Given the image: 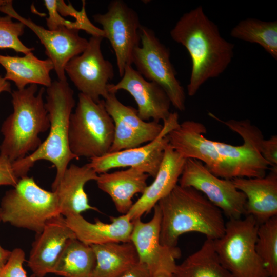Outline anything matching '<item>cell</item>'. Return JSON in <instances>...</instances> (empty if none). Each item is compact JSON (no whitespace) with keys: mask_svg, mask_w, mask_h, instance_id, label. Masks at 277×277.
<instances>
[{"mask_svg":"<svg viewBox=\"0 0 277 277\" xmlns=\"http://www.w3.org/2000/svg\"><path fill=\"white\" fill-rule=\"evenodd\" d=\"M171 38L187 50L191 71L187 86L193 96L208 80L223 73L234 56V45L221 34L217 25L199 6L185 13L170 31Z\"/></svg>","mask_w":277,"mask_h":277,"instance_id":"1","label":"cell"},{"mask_svg":"<svg viewBox=\"0 0 277 277\" xmlns=\"http://www.w3.org/2000/svg\"><path fill=\"white\" fill-rule=\"evenodd\" d=\"M161 213V243L177 247L179 237L195 232L215 240L223 235L226 222L221 210L202 193L177 184L157 203Z\"/></svg>","mask_w":277,"mask_h":277,"instance_id":"2","label":"cell"},{"mask_svg":"<svg viewBox=\"0 0 277 277\" xmlns=\"http://www.w3.org/2000/svg\"><path fill=\"white\" fill-rule=\"evenodd\" d=\"M45 107L50 121L48 135L33 152L12 163L13 170L20 179L27 176L30 168L39 160L55 166L56 173L51 188L54 191L70 161L78 159L70 151L68 141L70 117L75 106L74 91L67 81H52L46 88Z\"/></svg>","mask_w":277,"mask_h":277,"instance_id":"3","label":"cell"},{"mask_svg":"<svg viewBox=\"0 0 277 277\" xmlns=\"http://www.w3.org/2000/svg\"><path fill=\"white\" fill-rule=\"evenodd\" d=\"M45 91V87L38 91L37 85L32 84L11 92L13 112L2 125L0 145V155L11 163L35 151L42 143L39 135L50 128Z\"/></svg>","mask_w":277,"mask_h":277,"instance_id":"4","label":"cell"},{"mask_svg":"<svg viewBox=\"0 0 277 277\" xmlns=\"http://www.w3.org/2000/svg\"><path fill=\"white\" fill-rule=\"evenodd\" d=\"M114 135L113 120L106 110L104 100L96 102L80 93L68 128L70 151L78 159H90L110 152Z\"/></svg>","mask_w":277,"mask_h":277,"instance_id":"5","label":"cell"},{"mask_svg":"<svg viewBox=\"0 0 277 277\" xmlns=\"http://www.w3.org/2000/svg\"><path fill=\"white\" fill-rule=\"evenodd\" d=\"M57 194L38 186L33 177L20 178L2 199V222L41 233L47 222L60 214Z\"/></svg>","mask_w":277,"mask_h":277,"instance_id":"6","label":"cell"},{"mask_svg":"<svg viewBox=\"0 0 277 277\" xmlns=\"http://www.w3.org/2000/svg\"><path fill=\"white\" fill-rule=\"evenodd\" d=\"M259 225L249 215L230 219L223 235L213 240L220 262L232 277H269L255 249Z\"/></svg>","mask_w":277,"mask_h":277,"instance_id":"7","label":"cell"},{"mask_svg":"<svg viewBox=\"0 0 277 277\" xmlns=\"http://www.w3.org/2000/svg\"><path fill=\"white\" fill-rule=\"evenodd\" d=\"M140 35V45L134 50L132 56L135 70L146 80L160 86L175 109L185 110V92L176 77L169 49L146 26L141 25Z\"/></svg>","mask_w":277,"mask_h":277,"instance_id":"8","label":"cell"},{"mask_svg":"<svg viewBox=\"0 0 277 277\" xmlns=\"http://www.w3.org/2000/svg\"><path fill=\"white\" fill-rule=\"evenodd\" d=\"M208 115L225 124L243 140V144L239 146L213 141L230 172L232 179L265 176L269 165L260 153V145L264 136L259 128L248 120L224 121L210 112Z\"/></svg>","mask_w":277,"mask_h":277,"instance_id":"9","label":"cell"},{"mask_svg":"<svg viewBox=\"0 0 277 277\" xmlns=\"http://www.w3.org/2000/svg\"><path fill=\"white\" fill-rule=\"evenodd\" d=\"M179 185L202 193L229 220L246 215L245 194L235 187L232 180L215 176L199 160L186 159Z\"/></svg>","mask_w":277,"mask_h":277,"instance_id":"10","label":"cell"},{"mask_svg":"<svg viewBox=\"0 0 277 277\" xmlns=\"http://www.w3.org/2000/svg\"><path fill=\"white\" fill-rule=\"evenodd\" d=\"M100 24L104 38L109 42L115 55L120 77L126 67L132 64L134 50L140 45L141 26L137 12L122 0L111 1L104 13L93 15Z\"/></svg>","mask_w":277,"mask_h":277,"instance_id":"11","label":"cell"},{"mask_svg":"<svg viewBox=\"0 0 277 277\" xmlns=\"http://www.w3.org/2000/svg\"><path fill=\"white\" fill-rule=\"evenodd\" d=\"M104 37L91 36L80 55L71 59L65 67L71 81L81 93L96 102L109 94V81L114 77L112 63L106 60L101 49Z\"/></svg>","mask_w":277,"mask_h":277,"instance_id":"12","label":"cell"},{"mask_svg":"<svg viewBox=\"0 0 277 277\" xmlns=\"http://www.w3.org/2000/svg\"><path fill=\"white\" fill-rule=\"evenodd\" d=\"M179 114L171 112L163 122V128L153 141L138 147L109 152L90 159L87 165L98 174L120 167L136 168L154 177L162 162L164 151L168 145L167 134L179 124Z\"/></svg>","mask_w":277,"mask_h":277,"instance_id":"13","label":"cell"},{"mask_svg":"<svg viewBox=\"0 0 277 277\" xmlns=\"http://www.w3.org/2000/svg\"><path fill=\"white\" fill-rule=\"evenodd\" d=\"M153 215L147 222L141 218L132 220L130 241L134 245L139 262L144 264L152 277L172 276L181 256L180 249L162 245L160 240L161 213L158 205L153 207Z\"/></svg>","mask_w":277,"mask_h":277,"instance_id":"14","label":"cell"},{"mask_svg":"<svg viewBox=\"0 0 277 277\" xmlns=\"http://www.w3.org/2000/svg\"><path fill=\"white\" fill-rule=\"evenodd\" d=\"M0 11L21 22L36 35L45 47L48 58L53 63L58 80L67 81L65 66L71 59L81 54L88 45V40L79 35L80 30L63 26L55 30L46 29L19 14L13 8L12 1H3Z\"/></svg>","mask_w":277,"mask_h":277,"instance_id":"15","label":"cell"},{"mask_svg":"<svg viewBox=\"0 0 277 277\" xmlns=\"http://www.w3.org/2000/svg\"><path fill=\"white\" fill-rule=\"evenodd\" d=\"M206 132L202 123L187 120L179 123L167 137L169 145L185 159L199 160L215 176L232 180L230 172L213 141L204 136Z\"/></svg>","mask_w":277,"mask_h":277,"instance_id":"16","label":"cell"},{"mask_svg":"<svg viewBox=\"0 0 277 277\" xmlns=\"http://www.w3.org/2000/svg\"><path fill=\"white\" fill-rule=\"evenodd\" d=\"M103 100L114 126V140L109 152L140 146L154 140L161 132L163 125L142 120L137 109L121 103L116 93H109Z\"/></svg>","mask_w":277,"mask_h":277,"instance_id":"17","label":"cell"},{"mask_svg":"<svg viewBox=\"0 0 277 277\" xmlns=\"http://www.w3.org/2000/svg\"><path fill=\"white\" fill-rule=\"evenodd\" d=\"M121 80L108 86L109 93L119 90L128 92L137 106V114L143 120L159 122L170 115V100L165 90L157 84L143 77L132 65L125 69Z\"/></svg>","mask_w":277,"mask_h":277,"instance_id":"18","label":"cell"},{"mask_svg":"<svg viewBox=\"0 0 277 277\" xmlns=\"http://www.w3.org/2000/svg\"><path fill=\"white\" fill-rule=\"evenodd\" d=\"M76 238L65 217L60 214L46 223L36 234L28 260V266L36 277H44L53 270L58 256L70 239Z\"/></svg>","mask_w":277,"mask_h":277,"instance_id":"19","label":"cell"},{"mask_svg":"<svg viewBox=\"0 0 277 277\" xmlns=\"http://www.w3.org/2000/svg\"><path fill=\"white\" fill-rule=\"evenodd\" d=\"M186 160L168 144L153 181L147 186L126 213L131 221L149 213L160 200L178 184Z\"/></svg>","mask_w":277,"mask_h":277,"instance_id":"20","label":"cell"},{"mask_svg":"<svg viewBox=\"0 0 277 277\" xmlns=\"http://www.w3.org/2000/svg\"><path fill=\"white\" fill-rule=\"evenodd\" d=\"M235 187L246 197V215L252 216L260 225L277 216V166L263 177H236Z\"/></svg>","mask_w":277,"mask_h":277,"instance_id":"21","label":"cell"},{"mask_svg":"<svg viewBox=\"0 0 277 277\" xmlns=\"http://www.w3.org/2000/svg\"><path fill=\"white\" fill-rule=\"evenodd\" d=\"M65 217L76 238L86 245L130 241L133 223L126 214L110 217V223H103L98 219L92 223L81 214H69Z\"/></svg>","mask_w":277,"mask_h":277,"instance_id":"22","label":"cell"},{"mask_svg":"<svg viewBox=\"0 0 277 277\" xmlns=\"http://www.w3.org/2000/svg\"><path fill=\"white\" fill-rule=\"evenodd\" d=\"M98 174L87 164L83 166L71 164L54 191L57 196L60 213L64 217L81 214L86 210L98 211L89 203L84 190L85 184L96 181Z\"/></svg>","mask_w":277,"mask_h":277,"instance_id":"23","label":"cell"},{"mask_svg":"<svg viewBox=\"0 0 277 277\" xmlns=\"http://www.w3.org/2000/svg\"><path fill=\"white\" fill-rule=\"evenodd\" d=\"M149 176L138 168L130 167L99 174L95 181L98 188L111 197L117 211L125 214L133 205V196L146 189Z\"/></svg>","mask_w":277,"mask_h":277,"instance_id":"24","label":"cell"},{"mask_svg":"<svg viewBox=\"0 0 277 277\" xmlns=\"http://www.w3.org/2000/svg\"><path fill=\"white\" fill-rule=\"evenodd\" d=\"M0 65L6 71L4 78L12 81L18 90L32 84L47 88L52 82L50 75L54 69L52 62L48 58H37L32 52L23 56L0 54Z\"/></svg>","mask_w":277,"mask_h":277,"instance_id":"25","label":"cell"},{"mask_svg":"<svg viewBox=\"0 0 277 277\" xmlns=\"http://www.w3.org/2000/svg\"><path fill=\"white\" fill-rule=\"evenodd\" d=\"M96 265L91 277H118L139 262L130 241L91 245Z\"/></svg>","mask_w":277,"mask_h":277,"instance_id":"26","label":"cell"},{"mask_svg":"<svg viewBox=\"0 0 277 277\" xmlns=\"http://www.w3.org/2000/svg\"><path fill=\"white\" fill-rule=\"evenodd\" d=\"M96 258L91 246L76 238L69 239L58 257L52 273L63 277H91Z\"/></svg>","mask_w":277,"mask_h":277,"instance_id":"27","label":"cell"},{"mask_svg":"<svg viewBox=\"0 0 277 277\" xmlns=\"http://www.w3.org/2000/svg\"><path fill=\"white\" fill-rule=\"evenodd\" d=\"M172 277H232L223 266L213 240L207 239L200 248L176 265Z\"/></svg>","mask_w":277,"mask_h":277,"instance_id":"28","label":"cell"},{"mask_svg":"<svg viewBox=\"0 0 277 277\" xmlns=\"http://www.w3.org/2000/svg\"><path fill=\"white\" fill-rule=\"evenodd\" d=\"M238 39L259 45L277 59V22L247 18L239 22L230 32Z\"/></svg>","mask_w":277,"mask_h":277,"instance_id":"29","label":"cell"},{"mask_svg":"<svg viewBox=\"0 0 277 277\" xmlns=\"http://www.w3.org/2000/svg\"><path fill=\"white\" fill-rule=\"evenodd\" d=\"M255 249L269 277H277V216L259 225Z\"/></svg>","mask_w":277,"mask_h":277,"instance_id":"30","label":"cell"},{"mask_svg":"<svg viewBox=\"0 0 277 277\" xmlns=\"http://www.w3.org/2000/svg\"><path fill=\"white\" fill-rule=\"evenodd\" d=\"M25 26L21 22H14L6 15L0 17V49H11L16 52L27 54L34 50L33 47L25 46L20 40Z\"/></svg>","mask_w":277,"mask_h":277,"instance_id":"31","label":"cell"},{"mask_svg":"<svg viewBox=\"0 0 277 277\" xmlns=\"http://www.w3.org/2000/svg\"><path fill=\"white\" fill-rule=\"evenodd\" d=\"M57 9L63 16H71L75 18V21L80 23L83 30L91 36H99L104 38V33L102 29L94 26L87 16L85 9V2L83 1V6L81 11L75 10L70 3L67 5L64 1H57Z\"/></svg>","mask_w":277,"mask_h":277,"instance_id":"32","label":"cell"},{"mask_svg":"<svg viewBox=\"0 0 277 277\" xmlns=\"http://www.w3.org/2000/svg\"><path fill=\"white\" fill-rule=\"evenodd\" d=\"M44 3L48 12V17L46 19L48 29L55 30L63 26L69 29L83 30L81 25L77 22L67 20L58 13L56 0H45Z\"/></svg>","mask_w":277,"mask_h":277,"instance_id":"33","label":"cell"},{"mask_svg":"<svg viewBox=\"0 0 277 277\" xmlns=\"http://www.w3.org/2000/svg\"><path fill=\"white\" fill-rule=\"evenodd\" d=\"M25 254L21 248H15L0 271V277H27L23 267Z\"/></svg>","mask_w":277,"mask_h":277,"instance_id":"34","label":"cell"},{"mask_svg":"<svg viewBox=\"0 0 277 277\" xmlns=\"http://www.w3.org/2000/svg\"><path fill=\"white\" fill-rule=\"evenodd\" d=\"M260 153L271 167L277 166V136L272 135L269 139L262 141L260 145Z\"/></svg>","mask_w":277,"mask_h":277,"instance_id":"35","label":"cell"},{"mask_svg":"<svg viewBox=\"0 0 277 277\" xmlns=\"http://www.w3.org/2000/svg\"><path fill=\"white\" fill-rule=\"evenodd\" d=\"M19 179L13 170L12 163L6 157L0 155V186L14 187Z\"/></svg>","mask_w":277,"mask_h":277,"instance_id":"36","label":"cell"},{"mask_svg":"<svg viewBox=\"0 0 277 277\" xmlns=\"http://www.w3.org/2000/svg\"><path fill=\"white\" fill-rule=\"evenodd\" d=\"M118 277H152L147 266L138 262Z\"/></svg>","mask_w":277,"mask_h":277,"instance_id":"37","label":"cell"},{"mask_svg":"<svg viewBox=\"0 0 277 277\" xmlns=\"http://www.w3.org/2000/svg\"><path fill=\"white\" fill-rule=\"evenodd\" d=\"M1 222L2 220L0 215V223ZM11 253V251L4 249L0 245V271L9 259Z\"/></svg>","mask_w":277,"mask_h":277,"instance_id":"38","label":"cell"},{"mask_svg":"<svg viewBox=\"0 0 277 277\" xmlns=\"http://www.w3.org/2000/svg\"><path fill=\"white\" fill-rule=\"evenodd\" d=\"M4 92L11 93V84L9 81L0 75V94Z\"/></svg>","mask_w":277,"mask_h":277,"instance_id":"39","label":"cell"},{"mask_svg":"<svg viewBox=\"0 0 277 277\" xmlns=\"http://www.w3.org/2000/svg\"><path fill=\"white\" fill-rule=\"evenodd\" d=\"M158 277H172V276H158Z\"/></svg>","mask_w":277,"mask_h":277,"instance_id":"40","label":"cell"},{"mask_svg":"<svg viewBox=\"0 0 277 277\" xmlns=\"http://www.w3.org/2000/svg\"><path fill=\"white\" fill-rule=\"evenodd\" d=\"M3 1H0V7L2 4Z\"/></svg>","mask_w":277,"mask_h":277,"instance_id":"41","label":"cell"}]
</instances>
